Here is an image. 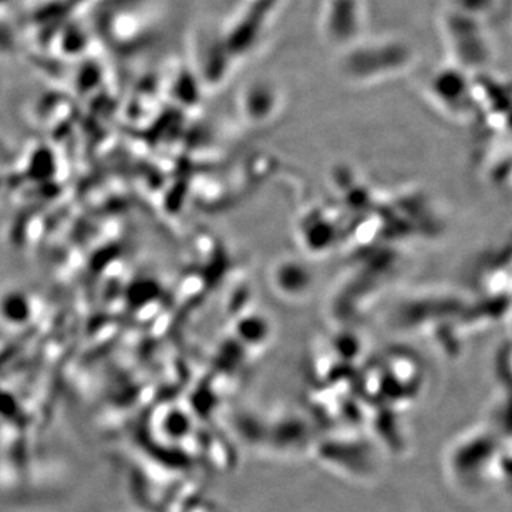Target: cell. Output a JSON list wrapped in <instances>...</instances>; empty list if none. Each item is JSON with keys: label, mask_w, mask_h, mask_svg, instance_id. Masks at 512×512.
I'll list each match as a JSON object with an SVG mask.
<instances>
[{"label": "cell", "mask_w": 512, "mask_h": 512, "mask_svg": "<svg viewBox=\"0 0 512 512\" xmlns=\"http://www.w3.org/2000/svg\"><path fill=\"white\" fill-rule=\"evenodd\" d=\"M413 49L399 37L360 40L340 53V70L356 82H376L402 73L412 64Z\"/></svg>", "instance_id": "6da1fadb"}, {"label": "cell", "mask_w": 512, "mask_h": 512, "mask_svg": "<svg viewBox=\"0 0 512 512\" xmlns=\"http://www.w3.org/2000/svg\"><path fill=\"white\" fill-rule=\"evenodd\" d=\"M366 25L365 0H323L320 35L339 53L365 39Z\"/></svg>", "instance_id": "7a4b0ae2"}]
</instances>
